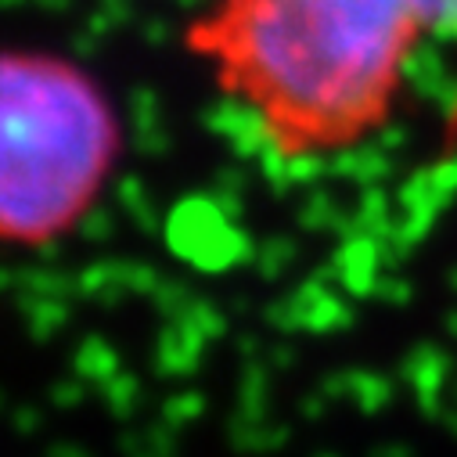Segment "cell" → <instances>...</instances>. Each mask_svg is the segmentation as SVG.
Returning a JSON list of instances; mask_svg holds the SVG:
<instances>
[{
	"label": "cell",
	"instance_id": "cell-1",
	"mask_svg": "<svg viewBox=\"0 0 457 457\" xmlns=\"http://www.w3.org/2000/svg\"><path fill=\"white\" fill-rule=\"evenodd\" d=\"M432 33H457V0H202L180 44L278 159L310 162L389 127Z\"/></svg>",
	"mask_w": 457,
	"mask_h": 457
},
{
	"label": "cell",
	"instance_id": "cell-2",
	"mask_svg": "<svg viewBox=\"0 0 457 457\" xmlns=\"http://www.w3.org/2000/svg\"><path fill=\"white\" fill-rule=\"evenodd\" d=\"M123 159L104 83L69 54L0 51V249H51L94 212Z\"/></svg>",
	"mask_w": 457,
	"mask_h": 457
}]
</instances>
